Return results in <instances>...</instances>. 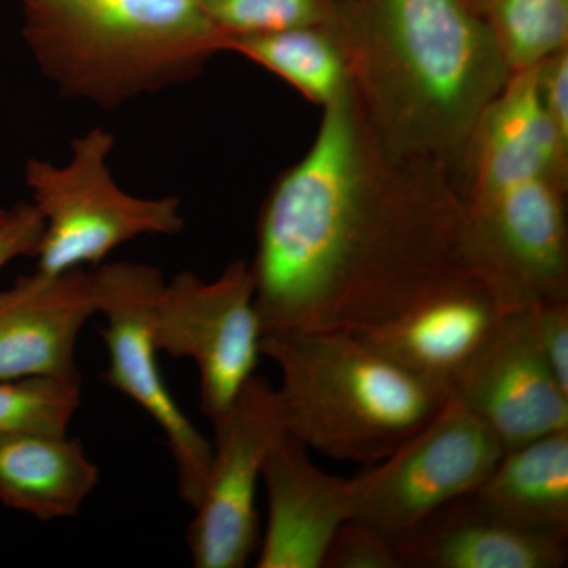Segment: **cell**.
<instances>
[{
  "label": "cell",
  "instance_id": "obj_1",
  "mask_svg": "<svg viewBox=\"0 0 568 568\" xmlns=\"http://www.w3.org/2000/svg\"><path fill=\"white\" fill-rule=\"evenodd\" d=\"M463 219L457 175L388 149L351 88L261 207L250 268L263 335L399 315L467 275Z\"/></svg>",
  "mask_w": 568,
  "mask_h": 568
},
{
  "label": "cell",
  "instance_id": "obj_9",
  "mask_svg": "<svg viewBox=\"0 0 568 568\" xmlns=\"http://www.w3.org/2000/svg\"><path fill=\"white\" fill-rule=\"evenodd\" d=\"M97 312L106 317L103 331L110 364L108 386L129 396L162 428L174 458L179 495L196 507L212 459V443L174 402L160 369L152 331L153 306L164 280L152 265L112 263L92 271Z\"/></svg>",
  "mask_w": 568,
  "mask_h": 568
},
{
  "label": "cell",
  "instance_id": "obj_17",
  "mask_svg": "<svg viewBox=\"0 0 568 568\" xmlns=\"http://www.w3.org/2000/svg\"><path fill=\"white\" fill-rule=\"evenodd\" d=\"M100 470L65 435H0V503L41 521L74 517Z\"/></svg>",
  "mask_w": 568,
  "mask_h": 568
},
{
  "label": "cell",
  "instance_id": "obj_7",
  "mask_svg": "<svg viewBox=\"0 0 568 568\" xmlns=\"http://www.w3.org/2000/svg\"><path fill=\"white\" fill-rule=\"evenodd\" d=\"M568 183L536 179L463 204L467 274L506 313L568 298Z\"/></svg>",
  "mask_w": 568,
  "mask_h": 568
},
{
  "label": "cell",
  "instance_id": "obj_26",
  "mask_svg": "<svg viewBox=\"0 0 568 568\" xmlns=\"http://www.w3.org/2000/svg\"><path fill=\"white\" fill-rule=\"evenodd\" d=\"M44 220L33 204H18L0 223V271L21 256L36 257Z\"/></svg>",
  "mask_w": 568,
  "mask_h": 568
},
{
  "label": "cell",
  "instance_id": "obj_19",
  "mask_svg": "<svg viewBox=\"0 0 568 568\" xmlns=\"http://www.w3.org/2000/svg\"><path fill=\"white\" fill-rule=\"evenodd\" d=\"M244 55L324 108L353 88L342 41L328 26L226 37L222 52Z\"/></svg>",
  "mask_w": 568,
  "mask_h": 568
},
{
  "label": "cell",
  "instance_id": "obj_21",
  "mask_svg": "<svg viewBox=\"0 0 568 568\" xmlns=\"http://www.w3.org/2000/svg\"><path fill=\"white\" fill-rule=\"evenodd\" d=\"M81 405V379H0V435H65Z\"/></svg>",
  "mask_w": 568,
  "mask_h": 568
},
{
  "label": "cell",
  "instance_id": "obj_4",
  "mask_svg": "<svg viewBox=\"0 0 568 568\" xmlns=\"http://www.w3.org/2000/svg\"><path fill=\"white\" fill-rule=\"evenodd\" d=\"M261 353L282 373L287 433L306 448L372 466L416 435L448 394L410 375L355 332H275Z\"/></svg>",
  "mask_w": 568,
  "mask_h": 568
},
{
  "label": "cell",
  "instance_id": "obj_18",
  "mask_svg": "<svg viewBox=\"0 0 568 568\" xmlns=\"http://www.w3.org/2000/svg\"><path fill=\"white\" fill-rule=\"evenodd\" d=\"M473 493L519 528L568 538V429L508 448Z\"/></svg>",
  "mask_w": 568,
  "mask_h": 568
},
{
  "label": "cell",
  "instance_id": "obj_20",
  "mask_svg": "<svg viewBox=\"0 0 568 568\" xmlns=\"http://www.w3.org/2000/svg\"><path fill=\"white\" fill-rule=\"evenodd\" d=\"M514 71L568 47V0H465Z\"/></svg>",
  "mask_w": 568,
  "mask_h": 568
},
{
  "label": "cell",
  "instance_id": "obj_10",
  "mask_svg": "<svg viewBox=\"0 0 568 568\" xmlns=\"http://www.w3.org/2000/svg\"><path fill=\"white\" fill-rule=\"evenodd\" d=\"M212 425L211 466L186 541L194 567L242 568L257 547L265 458L287 432L278 390L254 375Z\"/></svg>",
  "mask_w": 568,
  "mask_h": 568
},
{
  "label": "cell",
  "instance_id": "obj_15",
  "mask_svg": "<svg viewBox=\"0 0 568 568\" xmlns=\"http://www.w3.org/2000/svg\"><path fill=\"white\" fill-rule=\"evenodd\" d=\"M95 313L92 272L21 276L0 293V379H81L74 349Z\"/></svg>",
  "mask_w": 568,
  "mask_h": 568
},
{
  "label": "cell",
  "instance_id": "obj_8",
  "mask_svg": "<svg viewBox=\"0 0 568 568\" xmlns=\"http://www.w3.org/2000/svg\"><path fill=\"white\" fill-rule=\"evenodd\" d=\"M152 331L159 353L196 362L204 416L211 422L223 416L263 355L250 264L234 261L213 282L192 272L164 282L153 306Z\"/></svg>",
  "mask_w": 568,
  "mask_h": 568
},
{
  "label": "cell",
  "instance_id": "obj_14",
  "mask_svg": "<svg viewBox=\"0 0 568 568\" xmlns=\"http://www.w3.org/2000/svg\"><path fill=\"white\" fill-rule=\"evenodd\" d=\"M268 519L260 568H323L336 530L353 518L354 478L331 476L308 448L284 433L263 467Z\"/></svg>",
  "mask_w": 568,
  "mask_h": 568
},
{
  "label": "cell",
  "instance_id": "obj_16",
  "mask_svg": "<svg viewBox=\"0 0 568 568\" xmlns=\"http://www.w3.org/2000/svg\"><path fill=\"white\" fill-rule=\"evenodd\" d=\"M396 555L402 568H560L568 538L519 528L469 493L426 518Z\"/></svg>",
  "mask_w": 568,
  "mask_h": 568
},
{
  "label": "cell",
  "instance_id": "obj_5",
  "mask_svg": "<svg viewBox=\"0 0 568 568\" xmlns=\"http://www.w3.org/2000/svg\"><path fill=\"white\" fill-rule=\"evenodd\" d=\"M112 149L114 136L93 129L73 141V159L65 166L40 160L26 166L32 204L44 220L37 272L63 274L99 264L140 235L182 233L178 197L142 200L119 189L108 168Z\"/></svg>",
  "mask_w": 568,
  "mask_h": 568
},
{
  "label": "cell",
  "instance_id": "obj_27",
  "mask_svg": "<svg viewBox=\"0 0 568 568\" xmlns=\"http://www.w3.org/2000/svg\"><path fill=\"white\" fill-rule=\"evenodd\" d=\"M7 215H9V211H6V209L0 207V223H2L3 220L7 219Z\"/></svg>",
  "mask_w": 568,
  "mask_h": 568
},
{
  "label": "cell",
  "instance_id": "obj_3",
  "mask_svg": "<svg viewBox=\"0 0 568 568\" xmlns=\"http://www.w3.org/2000/svg\"><path fill=\"white\" fill-rule=\"evenodd\" d=\"M24 37L65 95L103 108L193 80L223 36L197 0H22Z\"/></svg>",
  "mask_w": 568,
  "mask_h": 568
},
{
  "label": "cell",
  "instance_id": "obj_13",
  "mask_svg": "<svg viewBox=\"0 0 568 568\" xmlns=\"http://www.w3.org/2000/svg\"><path fill=\"white\" fill-rule=\"evenodd\" d=\"M536 179L568 183V141L541 106L532 67L514 71L478 118L459 168L463 204Z\"/></svg>",
  "mask_w": 568,
  "mask_h": 568
},
{
  "label": "cell",
  "instance_id": "obj_12",
  "mask_svg": "<svg viewBox=\"0 0 568 568\" xmlns=\"http://www.w3.org/2000/svg\"><path fill=\"white\" fill-rule=\"evenodd\" d=\"M507 313L473 275H462L384 323L355 332L410 375L452 394Z\"/></svg>",
  "mask_w": 568,
  "mask_h": 568
},
{
  "label": "cell",
  "instance_id": "obj_24",
  "mask_svg": "<svg viewBox=\"0 0 568 568\" xmlns=\"http://www.w3.org/2000/svg\"><path fill=\"white\" fill-rule=\"evenodd\" d=\"M528 312L538 349L568 392V298L544 302Z\"/></svg>",
  "mask_w": 568,
  "mask_h": 568
},
{
  "label": "cell",
  "instance_id": "obj_23",
  "mask_svg": "<svg viewBox=\"0 0 568 568\" xmlns=\"http://www.w3.org/2000/svg\"><path fill=\"white\" fill-rule=\"evenodd\" d=\"M323 568H402L394 541L358 519L349 518L336 530Z\"/></svg>",
  "mask_w": 568,
  "mask_h": 568
},
{
  "label": "cell",
  "instance_id": "obj_2",
  "mask_svg": "<svg viewBox=\"0 0 568 568\" xmlns=\"http://www.w3.org/2000/svg\"><path fill=\"white\" fill-rule=\"evenodd\" d=\"M332 29L384 144L459 182L470 133L511 74L487 26L465 0H343Z\"/></svg>",
  "mask_w": 568,
  "mask_h": 568
},
{
  "label": "cell",
  "instance_id": "obj_6",
  "mask_svg": "<svg viewBox=\"0 0 568 568\" xmlns=\"http://www.w3.org/2000/svg\"><path fill=\"white\" fill-rule=\"evenodd\" d=\"M506 448L454 395L437 416L383 462L354 477L353 518L395 547L488 477Z\"/></svg>",
  "mask_w": 568,
  "mask_h": 568
},
{
  "label": "cell",
  "instance_id": "obj_22",
  "mask_svg": "<svg viewBox=\"0 0 568 568\" xmlns=\"http://www.w3.org/2000/svg\"><path fill=\"white\" fill-rule=\"evenodd\" d=\"M197 3L223 40L305 26L334 28L343 9V0H197Z\"/></svg>",
  "mask_w": 568,
  "mask_h": 568
},
{
  "label": "cell",
  "instance_id": "obj_11",
  "mask_svg": "<svg viewBox=\"0 0 568 568\" xmlns=\"http://www.w3.org/2000/svg\"><path fill=\"white\" fill-rule=\"evenodd\" d=\"M499 439L514 448L568 429V392L538 349L528 310L507 313L452 386Z\"/></svg>",
  "mask_w": 568,
  "mask_h": 568
},
{
  "label": "cell",
  "instance_id": "obj_25",
  "mask_svg": "<svg viewBox=\"0 0 568 568\" xmlns=\"http://www.w3.org/2000/svg\"><path fill=\"white\" fill-rule=\"evenodd\" d=\"M536 78L541 106L560 136L568 141V47L538 62Z\"/></svg>",
  "mask_w": 568,
  "mask_h": 568
}]
</instances>
